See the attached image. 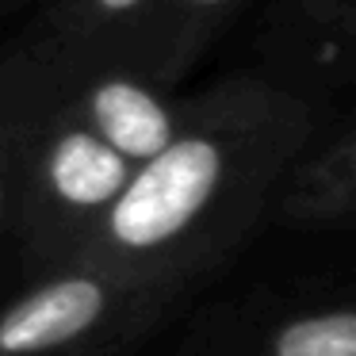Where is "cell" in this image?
<instances>
[{
  "mask_svg": "<svg viewBox=\"0 0 356 356\" xmlns=\"http://www.w3.org/2000/svg\"><path fill=\"white\" fill-rule=\"evenodd\" d=\"M241 161L234 154V134L195 131L172 138L154 161L131 172L127 188L104 215V241L123 261H161L180 257L195 234L234 203V180Z\"/></svg>",
  "mask_w": 356,
  "mask_h": 356,
  "instance_id": "6da1fadb",
  "label": "cell"
},
{
  "mask_svg": "<svg viewBox=\"0 0 356 356\" xmlns=\"http://www.w3.org/2000/svg\"><path fill=\"white\" fill-rule=\"evenodd\" d=\"M108 307V291L100 280L65 276L39 287L35 295L19 299L0 318V353L4 356H31L47 348L70 345L81 333L100 322Z\"/></svg>",
  "mask_w": 356,
  "mask_h": 356,
  "instance_id": "7a4b0ae2",
  "label": "cell"
},
{
  "mask_svg": "<svg viewBox=\"0 0 356 356\" xmlns=\"http://www.w3.org/2000/svg\"><path fill=\"white\" fill-rule=\"evenodd\" d=\"M131 165L92 131V127H65L54 134L42 157V184L58 207L85 211L111 203L131 180Z\"/></svg>",
  "mask_w": 356,
  "mask_h": 356,
  "instance_id": "3957f363",
  "label": "cell"
},
{
  "mask_svg": "<svg viewBox=\"0 0 356 356\" xmlns=\"http://www.w3.org/2000/svg\"><path fill=\"white\" fill-rule=\"evenodd\" d=\"M88 123L92 131L123 157L131 161H154L172 138H177V127H172V115L157 104V96H149L142 85L123 77L100 81V85L88 92L85 100Z\"/></svg>",
  "mask_w": 356,
  "mask_h": 356,
  "instance_id": "277c9868",
  "label": "cell"
},
{
  "mask_svg": "<svg viewBox=\"0 0 356 356\" xmlns=\"http://www.w3.org/2000/svg\"><path fill=\"white\" fill-rule=\"evenodd\" d=\"M276 356H356V318L333 310L291 322L276 341Z\"/></svg>",
  "mask_w": 356,
  "mask_h": 356,
  "instance_id": "5b68a950",
  "label": "cell"
},
{
  "mask_svg": "<svg viewBox=\"0 0 356 356\" xmlns=\"http://www.w3.org/2000/svg\"><path fill=\"white\" fill-rule=\"evenodd\" d=\"M134 4H142V0H100V8H108V12H127Z\"/></svg>",
  "mask_w": 356,
  "mask_h": 356,
  "instance_id": "8992f818",
  "label": "cell"
},
{
  "mask_svg": "<svg viewBox=\"0 0 356 356\" xmlns=\"http://www.w3.org/2000/svg\"><path fill=\"white\" fill-rule=\"evenodd\" d=\"M195 4H222V0H195Z\"/></svg>",
  "mask_w": 356,
  "mask_h": 356,
  "instance_id": "52a82bcc",
  "label": "cell"
}]
</instances>
